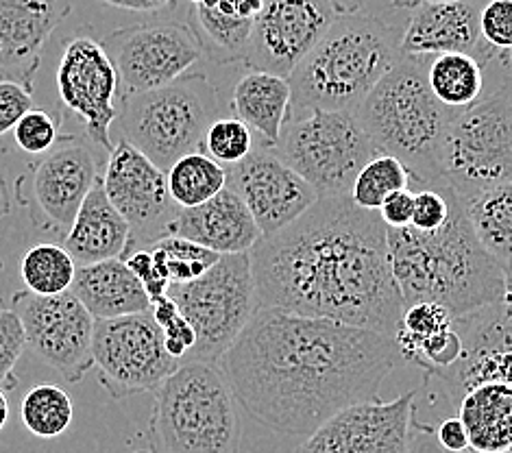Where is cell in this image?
I'll return each mask as SVG.
<instances>
[{
  "instance_id": "44",
  "label": "cell",
  "mask_w": 512,
  "mask_h": 453,
  "mask_svg": "<svg viewBox=\"0 0 512 453\" xmlns=\"http://www.w3.org/2000/svg\"><path fill=\"white\" fill-rule=\"evenodd\" d=\"M123 260L127 262V266L131 268L133 275H136L142 281V286L146 288V292H149L151 301L168 295L170 284L160 275V271H157L153 253L149 249H138L133 253H127Z\"/></svg>"
},
{
  "instance_id": "53",
  "label": "cell",
  "mask_w": 512,
  "mask_h": 453,
  "mask_svg": "<svg viewBox=\"0 0 512 453\" xmlns=\"http://www.w3.org/2000/svg\"><path fill=\"white\" fill-rule=\"evenodd\" d=\"M9 421V401H7V395L5 390L0 388V432L5 430V425Z\"/></svg>"
},
{
  "instance_id": "11",
  "label": "cell",
  "mask_w": 512,
  "mask_h": 453,
  "mask_svg": "<svg viewBox=\"0 0 512 453\" xmlns=\"http://www.w3.org/2000/svg\"><path fill=\"white\" fill-rule=\"evenodd\" d=\"M92 358L101 386L116 401L157 393L181 366L168 353L164 332L151 310L96 321Z\"/></svg>"
},
{
  "instance_id": "9",
  "label": "cell",
  "mask_w": 512,
  "mask_h": 453,
  "mask_svg": "<svg viewBox=\"0 0 512 453\" xmlns=\"http://www.w3.org/2000/svg\"><path fill=\"white\" fill-rule=\"evenodd\" d=\"M506 79L489 83L478 103L449 122L441 173L445 186L460 199L512 181V101Z\"/></svg>"
},
{
  "instance_id": "20",
  "label": "cell",
  "mask_w": 512,
  "mask_h": 453,
  "mask_svg": "<svg viewBox=\"0 0 512 453\" xmlns=\"http://www.w3.org/2000/svg\"><path fill=\"white\" fill-rule=\"evenodd\" d=\"M96 181L99 166L88 144L66 138L62 146L48 151L31 170L33 203L46 229L68 234Z\"/></svg>"
},
{
  "instance_id": "22",
  "label": "cell",
  "mask_w": 512,
  "mask_h": 453,
  "mask_svg": "<svg viewBox=\"0 0 512 453\" xmlns=\"http://www.w3.org/2000/svg\"><path fill=\"white\" fill-rule=\"evenodd\" d=\"M72 11V0H0V72L33 88L42 48Z\"/></svg>"
},
{
  "instance_id": "31",
  "label": "cell",
  "mask_w": 512,
  "mask_h": 453,
  "mask_svg": "<svg viewBox=\"0 0 512 453\" xmlns=\"http://www.w3.org/2000/svg\"><path fill=\"white\" fill-rule=\"evenodd\" d=\"M170 199L181 210L203 205L227 188L229 175L223 164L214 162L205 153H190L179 157L166 170Z\"/></svg>"
},
{
  "instance_id": "17",
  "label": "cell",
  "mask_w": 512,
  "mask_h": 453,
  "mask_svg": "<svg viewBox=\"0 0 512 453\" xmlns=\"http://www.w3.org/2000/svg\"><path fill=\"white\" fill-rule=\"evenodd\" d=\"M417 390L393 401H364L327 419L295 453H408Z\"/></svg>"
},
{
  "instance_id": "56",
  "label": "cell",
  "mask_w": 512,
  "mask_h": 453,
  "mask_svg": "<svg viewBox=\"0 0 512 453\" xmlns=\"http://www.w3.org/2000/svg\"><path fill=\"white\" fill-rule=\"evenodd\" d=\"M188 3H190V5H197V3H201V0H188Z\"/></svg>"
},
{
  "instance_id": "13",
  "label": "cell",
  "mask_w": 512,
  "mask_h": 453,
  "mask_svg": "<svg viewBox=\"0 0 512 453\" xmlns=\"http://www.w3.org/2000/svg\"><path fill=\"white\" fill-rule=\"evenodd\" d=\"M14 312L20 316L27 347L42 358L68 384H79L92 366V340L96 318L72 295H35L31 290L16 292Z\"/></svg>"
},
{
  "instance_id": "29",
  "label": "cell",
  "mask_w": 512,
  "mask_h": 453,
  "mask_svg": "<svg viewBox=\"0 0 512 453\" xmlns=\"http://www.w3.org/2000/svg\"><path fill=\"white\" fill-rule=\"evenodd\" d=\"M428 83L432 94L451 112L478 103L489 90V77L482 61L469 53H443L428 57Z\"/></svg>"
},
{
  "instance_id": "19",
  "label": "cell",
  "mask_w": 512,
  "mask_h": 453,
  "mask_svg": "<svg viewBox=\"0 0 512 453\" xmlns=\"http://www.w3.org/2000/svg\"><path fill=\"white\" fill-rule=\"evenodd\" d=\"M462 338L460 360L441 377L445 393L454 401L480 384L512 386V316L504 305H489L465 316H456Z\"/></svg>"
},
{
  "instance_id": "42",
  "label": "cell",
  "mask_w": 512,
  "mask_h": 453,
  "mask_svg": "<svg viewBox=\"0 0 512 453\" xmlns=\"http://www.w3.org/2000/svg\"><path fill=\"white\" fill-rule=\"evenodd\" d=\"M482 40L495 51L512 48V0H484L480 11Z\"/></svg>"
},
{
  "instance_id": "2",
  "label": "cell",
  "mask_w": 512,
  "mask_h": 453,
  "mask_svg": "<svg viewBox=\"0 0 512 453\" xmlns=\"http://www.w3.org/2000/svg\"><path fill=\"white\" fill-rule=\"evenodd\" d=\"M260 308L371 329L395 338L404 297L390 266L388 227L351 194L319 199L251 249Z\"/></svg>"
},
{
  "instance_id": "34",
  "label": "cell",
  "mask_w": 512,
  "mask_h": 453,
  "mask_svg": "<svg viewBox=\"0 0 512 453\" xmlns=\"http://www.w3.org/2000/svg\"><path fill=\"white\" fill-rule=\"evenodd\" d=\"M22 423L27 430L38 438H57L62 436L75 416V406L64 388L55 384L33 386L22 399L20 406Z\"/></svg>"
},
{
  "instance_id": "58",
  "label": "cell",
  "mask_w": 512,
  "mask_h": 453,
  "mask_svg": "<svg viewBox=\"0 0 512 453\" xmlns=\"http://www.w3.org/2000/svg\"><path fill=\"white\" fill-rule=\"evenodd\" d=\"M131 453H153V451H131Z\"/></svg>"
},
{
  "instance_id": "7",
  "label": "cell",
  "mask_w": 512,
  "mask_h": 453,
  "mask_svg": "<svg viewBox=\"0 0 512 453\" xmlns=\"http://www.w3.org/2000/svg\"><path fill=\"white\" fill-rule=\"evenodd\" d=\"M216 88L203 72H188L151 92L123 96L120 138L168 170L179 157L201 153L207 127L218 118Z\"/></svg>"
},
{
  "instance_id": "25",
  "label": "cell",
  "mask_w": 512,
  "mask_h": 453,
  "mask_svg": "<svg viewBox=\"0 0 512 453\" xmlns=\"http://www.w3.org/2000/svg\"><path fill=\"white\" fill-rule=\"evenodd\" d=\"M129 244L131 227L107 199L103 179H99L66 234L64 247L83 266L123 257Z\"/></svg>"
},
{
  "instance_id": "51",
  "label": "cell",
  "mask_w": 512,
  "mask_h": 453,
  "mask_svg": "<svg viewBox=\"0 0 512 453\" xmlns=\"http://www.w3.org/2000/svg\"><path fill=\"white\" fill-rule=\"evenodd\" d=\"M11 210V199H9V192L5 186V179L0 177V218L7 216Z\"/></svg>"
},
{
  "instance_id": "16",
  "label": "cell",
  "mask_w": 512,
  "mask_h": 453,
  "mask_svg": "<svg viewBox=\"0 0 512 453\" xmlns=\"http://www.w3.org/2000/svg\"><path fill=\"white\" fill-rule=\"evenodd\" d=\"M103 188L129 223L131 244L153 242L168 234L177 212L170 199L166 170L123 138L109 151Z\"/></svg>"
},
{
  "instance_id": "36",
  "label": "cell",
  "mask_w": 512,
  "mask_h": 453,
  "mask_svg": "<svg viewBox=\"0 0 512 453\" xmlns=\"http://www.w3.org/2000/svg\"><path fill=\"white\" fill-rule=\"evenodd\" d=\"M253 149V131L240 118H216L201 144V153L223 166L240 164Z\"/></svg>"
},
{
  "instance_id": "41",
  "label": "cell",
  "mask_w": 512,
  "mask_h": 453,
  "mask_svg": "<svg viewBox=\"0 0 512 453\" xmlns=\"http://www.w3.org/2000/svg\"><path fill=\"white\" fill-rule=\"evenodd\" d=\"M451 212V190L443 188H417L414 190V212L410 227L419 231H436L447 223Z\"/></svg>"
},
{
  "instance_id": "18",
  "label": "cell",
  "mask_w": 512,
  "mask_h": 453,
  "mask_svg": "<svg viewBox=\"0 0 512 453\" xmlns=\"http://www.w3.org/2000/svg\"><path fill=\"white\" fill-rule=\"evenodd\" d=\"M227 175L229 186L258 223L262 238L286 229L319 201L310 183L266 146H255L247 159L227 168Z\"/></svg>"
},
{
  "instance_id": "55",
  "label": "cell",
  "mask_w": 512,
  "mask_h": 453,
  "mask_svg": "<svg viewBox=\"0 0 512 453\" xmlns=\"http://www.w3.org/2000/svg\"><path fill=\"white\" fill-rule=\"evenodd\" d=\"M3 268H5V262H3V257H0V273H3Z\"/></svg>"
},
{
  "instance_id": "21",
  "label": "cell",
  "mask_w": 512,
  "mask_h": 453,
  "mask_svg": "<svg viewBox=\"0 0 512 453\" xmlns=\"http://www.w3.org/2000/svg\"><path fill=\"white\" fill-rule=\"evenodd\" d=\"M482 5L484 0H447L414 7L401 35V53L417 57L469 53L486 66L497 51L482 40Z\"/></svg>"
},
{
  "instance_id": "27",
  "label": "cell",
  "mask_w": 512,
  "mask_h": 453,
  "mask_svg": "<svg viewBox=\"0 0 512 453\" xmlns=\"http://www.w3.org/2000/svg\"><path fill=\"white\" fill-rule=\"evenodd\" d=\"M471 449L478 453H512V386L480 384L456 403Z\"/></svg>"
},
{
  "instance_id": "57",
  "label": "cell",
  "mask_w": 512,
  "mask_h": 453,
  "mask_svg": "<svg viewBox=\"0 0 512 453\" xmlns=\"http://www.w3.org/2000/svg\"><path fill=\"white\" fill-rule=\"evenodd\" d=\"M508 57H510V64H512V48L508 51Z\"/></svg>"
},
{
  "instance_id": "35",
  "label": "cell",
  "mask_w": 512,
  "mask_h": 453,
  "mask_svg": "<svg viewBox=\"0 0 512 453\" xmlns=\"http://www.w3.org/2000/svg\"><path fill=\"white\" fill-rule=\"evenodd\" d=\"M410 188L408 168L397 157L377 153L371 162L360 170V175L353 181L351 199L362 210L380 212L384 201L399 190Z\"/></svg>"
},
{
  "instance_id": "50",
  "label": "cell",
  "mask_w": 512,
  "mask_h": 453,
  "mask_svg": "<svg viewBox=\"0 0 512 453\" xmlns=\"http://www.w3.org/2000/svg\"><path fill=\"white\" fill-rule=\"evenodd\" d=\"M428 3H447V0H390V5L401 11H412L419 5H428Z\"/></svg>"
},
{
  "instance_id": "24",
  "label": "cell",
  "mask_w": 512,
  "mask_h": 453,
  "mask_svg": "<svg viewBox=\"0 0 512 453\" xmlns=\"http://www.w3.org/2000/svg\"><path fill=\"white\" fill-rule=\"evenodd\" d=\"M70 290L96 321L151 310L149 292L123 257L79 266Z\"/></svg>"
},
{
  "instance_id": "4",
  "label": "cell",
  "mask_w": 512,
  "mask_h": 453,
  "mask_svg": "<svg viewBox=\"0 0 512 453\" xmlns=\"http://www.w3.org/2000/svg\"><path fill=\"white\" fill-rule=\"evenodd\" d=\"M404 27L367 9L338 16L288 77L290 116L310 109L358 112L369 92L404 57Z\"/></svg>"
},
{
  "instance_id": "48",
  "label": "cell",
  "mask_w": 512,
  "mask_h": 453,
  "mask_svg": "<svg viewBox=\"0 0 512 453\" xmlns=\"http://www.w3.org/2000/svg\"><path fill=\"white\" fill-rule=\"evenodd\" d=\"M99 3L125 11H136V14H155V11L173 5L175 0H99Z\"/></svg>"
},
{
  "instance_id": "39",
  "label": "cell",
  "mask_w": 512,
  "mask_h": 453,
  "mask_svg": "<svg viewBox=\"0 0 512 453\" xmlns=\"http://www.w3.org/2000/svg\"><path fill=\"white\" fill-rule=\"evenodd\" d=\"M27 347L20 316L14 310H0V388L9 393L18 386L16 364Z\"/></svg>"
},
{
  "instance_id": "8",
  "label": "cell",
  "mask_w": 512,
  "mask_h": 453,
  "mask_svg": "<svg viewBox=\"0 0 512 453\" xmlns=\"http://www.w3.org/2000/svg\"><path fill=\"white\" fill-rule=\"evenodd\" d=\"M273 151L310 183L319 199L349 194L360 170L380 153L356 112L334 109L290 116Z\"/></svg>"
},
{
  "instance_id": "15",
  "label": "cell",
  "mask_w": 512,
  "mask_h": 453,
  "mask_svg": "<svg viewBox=\"0 0 512 453\" xmlns=\"http://www.w3.org/2000/svg\"><path fill=\"white\" fill-rule=\"evenodd\" d=\"M336 18L329 0H264L253 20L245 66L288 79Z\"/></svg>"
},
{
  "instance_id": "59",
  "label": "cell",
  "mask_w": 512,
  "mask_h": 453,
  "mask_svg": "<svg viewBox=\"0 0 512 453\" xmlns=\"http://www.w3.org/2000/svg\"><path fill=\"white\" fill-rule=\"evenodd\" d=\"M3 77H5V75H3V72H0V79H3Z\"/></svg>"
},
{
  "instance_id": "47",
  "label": "cell",
  "mask_w": 512,
  "mask_h": 453,
  "mask_svg": "<svg viewBox=\"0 0 512 453\" xmlns=\"http://www.w3.org/2000/svg\"><path fill=\"white\" fill-rule=\"evenodd\" d=\"M436 440L438 445L447 451H469L471 449V440L465 423L460 421V416H451V419H443L436 425Z\"/></svg>"
},
{
  "instance_id": "54",
  "label": "cell",
  "mask_w": 512,
  "mask_h": 453,
  "mask_svg": "<svg viewBox=\"0 0 512 453\" xmlns=\"http://www.w3.org/2000/svg\"><path fill=\"white\" fill-rule=\"evenodd\" d=\"M506 90H508V94H510V101H512V75L506 79Z\"/></svg>"
},
{
  "instance_id": "46",
  "label": "cell",
  "mask_w": 512,
  "mask_h": 453,
  "mask_svg": "<svg viewBox=\"0 0 512 453\" xmlns=\"http://www.w3.org/2000/svg\"><path fill=\"white\" fill-rule=\"evenodd\" d=\"M408 453H454L447 451L436 440V427L430 423H421L417 410L412 414L410 423V440H408ZM460 453H478V451H460Z\"/></svg>"
},
{
  "instance_id": "43",
  "label": "cell",
  "mask_w": 512,
  "mask_h": 453,
  "mask_svg": "<svg viewBox=\"0 0 512 453\" xmlns=\"http://www.w3.org/2000/svg\"><path fill=\"white\" fill-rule=\"evenodd\" d=\"M33 88L22 81L3 77L0 79V138L7 131L14 129L22 116H27L33 109Z\"/></svg>"
},
{
  "instance_id": "14",
  "label": "cell",
  "mask_w": 512,
  "mask_h": 453,
  "mask_svg": "<svg viewBox=\"0 0 512 453\" xmlns=\"http://www.w3.org/2000/svg\"><path fill=\"white\" fill-rule=\"evenodd\" d=\"M55 81L59 99L66 109L79 116L88 140L107 153L112 151L120 81L105 44L85 31L72 35L62 48Z\"/></svg>"
},
{
  "instance_id": "28",
  "label": "cell",
  "mask_w": 512,
  "mask_h": 453,
  "mask_svg": "<svg viewBox=\"0 0 512 453\" xmlns=\"http://www.w3.org/2000/svg\"><path fill=\"white\" fill-rule=\"evenodd\" d=\"M460 201L482 247L499 264L512 266V181L480 190Z\"/></svg>"
},
{
  "instance_id": "3",
  "label": "cell",
  "mask_w": 512,
  "mask_h": 453,
  "mask_svg": "<svg viewBox=\"0 0 512 453\" xmlns=\"http://www.w3.org/2000/svg\"><path fill=\"white\" fill-rule=\"evenodd\" d=\"M388 249L404 305L432 301L441 303L454 316H465L504 303L506 266L499 264L473 234L454 190L451 212L443 227L436 231L388 229Z\"/></svg>"
},
{
  "instance_id": "12",
  "label": "cell",
  "mask_w": 512,
  "mask_h": 453,
  "mask_svg": "<svg viewBox=\"0 0 512 453\" xmlns=\"http://www.w3.org/2000/svg\"><path fill=\"white\" fill-rule=\"evenodd\" d=\"M103 44L118 72L120 96L164 88L205 57L188 22L133 24L109 33Z\"/></svg>"
},
{
  "instance_id": "37",
  "label": "cell",
  "mask_w": 512,
  "mask_h": 453,
  "mask_svg": "<svg viewBox=\"0 0 512 453\" xmlns=\"http://www.w3.org/2000/svg\"><path fill=\"white\" fill-rule=\"evenodd\" d=\"M456 316L451 314L441 303L432 301H417L404 305V314H401V321L395 334V345L397 349H406L410 345H417V342L432 338L436 334L445 332L451 325H454Z\"/></svg>"
},
{
  "instance_id": "45",
  "label": "cell",
  "mask_w": 512,
  "mask_h": 453,
  "mask_svg": "<svg viewBox=\"0 0 512 453\" xmlns=\"http://www.w3.org/2000/svg\"><path fill=\"white\" fill-rule=\"evenodd\" d=\"M412 212H414V190L406 188L399 190L384 201L380 207V216L388 229H404L412 223Z\"/></svg>"
},
{
  "instance_id": "5",
  "label": "cell",
  "mask_w": 512,
  "mask_h": 453,
  "mask_svg": "<svg viewBox=\"0 0 512 453\" xmlns=\"http://www.w3.org/2000/svg\"><path fill=\"white\" fill-rule=\"evenodd\" d=\"M428 57L404 55L358 107L377 151L397 157L417 188H443L441 151L456 116L438 103L428 83Z\"/></svg>"
},
{
  "instance_id": "49",
  "label": "cell",
  "mask_w": 512,
  "mask_h": 453,
  "mask_svg": "<svg viewBox=\"0 0 512 453\" xmlns=\"http://www.w3.org/2000/svg\"><path fill=\"white\" fill-rule=\"evenodd\" d=\"M329 3H332V7L336 9L338 16L353 14V11L367 9V0H329Z\"/></svg>"
},
{
  "instance_id": "40",
  "label": "cell",
  "mask_w": 512,
  "mask_h": 453,
  "mask_svg": "<svg viewBox=\"0 0 512 453\" xmlns=\"http://www.w3.org/2000/svg\"><path fill=\"white\" fill-rule=\"evenodd\" d=\"M59 140V122L42 109H31L14 127V142L27 155H46Z\"/></svg>"
},
{
  "instance_id": "23",
  "label": "cell",
  "mask_w": 512,
  "mask_h": 453,
  "mask_svg": "<svg viewBox=\"0 0 512 453\" xmlns=\"http://www.w3.org/2000/svg\"><path fill=\"white\" fill-rule=\"evenodd\" d=\"M168 234L201 244L218 255L251 253L262 231L240 194L229 186L203 205L179 210Z\"/></svg>"
},
{
  "instance_id": "1",
  "label": "cell",
  "mask_w": 512,
  "mask_h": 453,
  "mask_svg": "<svg viewBox=\"0 0 512 453\" xmlns=\"http://www.w3.org/2000/svg\"><path fill=\"white\" fill-rule=\"evenodd\" d=\"M399 362L395 340L384 334L260 308L216 366L255 421L306 438L340 410L380 399Z\"/></svg>"
},
{
  "instance_id": "52",
  "label": "cell",
  "mask_w": 512,
  "mask_h": 453,
  "mask_svg": "<svg viewBox=\"0 0 512 453\" xmlns=\"http://www.w3.org/2000/svg\"><path fill=\"white\" fill-rule=\"evenodd\" d=\"M504 310L512 316V266L506 268V297H504Z\"/></svg>"
},
{
  "instance_id": "10",
  "label": "cell",
  "mask_w": 512,
  "mask_h": 453,
  "mask_svg": "<svg viewBox=\"0 0 512 453\" xmlns=\"http://www.w3.org/2000/svg\"><path fill=\"white\" fill-rule=\"evenodd\" d=\"M168 297L197 334L184 362L218 364L258 310L251 253L221 255L199 279L170 286Z\"/></svg>"
},
{
  "instance_id": "38",
  "label": "cell",
  "mask_w": 512,
  "mask_h": 453,
  "mask_svg": "<svg viewBox=\"0 0 512 453\" xmlns=\"http://www.w3.org/2000/svg\"><path fill=\"white\" fill-rule=\"evenodd\" d=\"M151 312L157 325L162 327L168 353L173 355L175 360L184 362L188 358V353L194 349V345H197V334H194L190 321L181 314L179 305L168 295L151 301Z\"/></svg>"
},
{
  "instance_id": "30",
  "label": "cell",
  "mask_w": 512,
  "mask_h": 453,
  "mask_svg": "<svg viewBox=\"0 0 512 453\" xmlns=\"http://www.w3.org/2000/svg\"><path fill=\"white\" fill-rule=\"evenodd\" d=\"M188 24L214 64H245L253 20L225 14L216 7V0H201L190 5Z\"/></svg>"
},
{
  "instance_id": "32",
  "label": "cell",
  "mask_w": 512,
  "mask_h": 453,
  "mask_svg": "<svg viewBox=\"0 0 512 453\" xmlns=\"http://www.w3.org/2000/svg\"><path fill=\"white\" fill-rule=\"evenodd\" d=\"M20 275L24 286L35 295H64L70 292L75 281L77 262L66 247H59L55 242H40L24 253Z\"/></svg>"
},
{
  "instance_id": "26",
  "label": "cell",
  "mask_w": 512,
  "mask_h": 453,
  "mask_svg": "<svg viewBox=\"0 0 512 453\" xmlns=\"http://www.w3.org/2000/svg\"><path fill=\"white\" fill-rule=\"evenodd\" d=\"M292 88L286 77L264 70H249L231 92V109L236 118L258 133L266 149H275L290 116Z\"/></svg>"
},
{
  "instance_id": "6",
  "label": "cell",
  "mask_w": 512,
  "mask_h": 453,
  "mask_svg": "<svg viewBox=\"0 0 512 453\" xmlns=\"http://www.w3.org/2000/svg\"><path fill=\"white\" fill-rule=\"evenodd\" d=\"M153 397V453H240L238 401L216 364L181 362Z\"/></svg>"
},
{
  "instance_id": "33",
  "label": "cell",
  "mask_w": 512,
  "mask_h": 453,
  "mask_svg": "<svg viewBox=\"0 0 512 453\" xmlns=\"http://www.w3.org/2000/svg\"><path fill=\"white\" fill-rule=\"evenodd\" d=\"M149 251L153 253L157 271H160V275L170 286L188 284V281L199 279L221 257L218 253L201 247V244L175 234H166L153 240Z\"/></svg>"
}]
</instances>
